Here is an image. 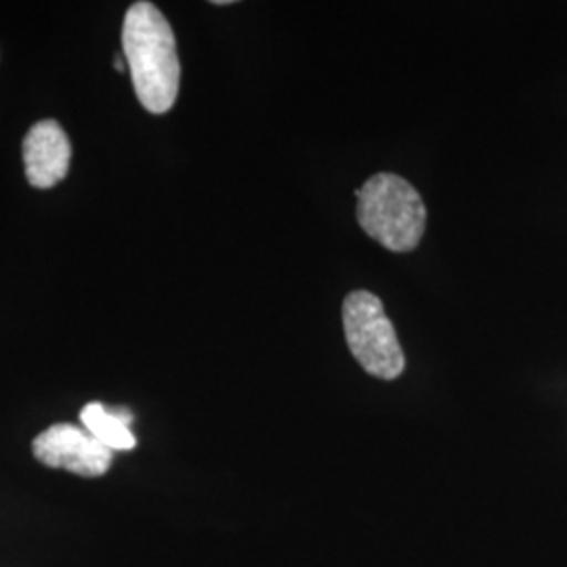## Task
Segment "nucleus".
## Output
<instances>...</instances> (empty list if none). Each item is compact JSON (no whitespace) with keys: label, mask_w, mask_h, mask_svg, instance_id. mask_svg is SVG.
<instances>
[{"label":"nucleus","mask_w":567,"mask_h":567,"mask_svg":"<svg viewBox=\"0 0 567 567\" xmlns=\"http://www.w3.org/2000/svg\"><path fill=\"white\" fill-rule=\"evenodd\" d=\"M122 51L137 100L147 112L166 114L179 95L182 63L175 32L156 4L142 0L128 7Z\"/></svg>","instance_id":"f257e3e1"},{"label":"nucleus","mask_w":567,"mask_h":567,"mask_svg":"<svg viewBox=\"0 0 567 567\" xmlns=\"http://www.w3.org/2000/svg\"><path fill=\"white\" fill-rule=\"evenodd\" d=\"M344 339L351 355L368 374L395 381L405 368L404 351L381 299L368 290H353L343 301Z\"/></svg>","instance_id":"7ed1b4c3"},{"label":"nucleus","mask_w":567,"mask_h":567,"mask_svg":"<svg viewBox=\"0 0 567 567\" xmlns=\"http://www.w3.org/2000/svg\"><path fill=\"white\" fill-rule=\"evenodd\" d=\"M81 421L82 426L112 452H126L137 446L131 431L135 419L126 408H107L100 402H91L82 408Z\"/></svg>","instance_id":"423d86ee"},{"label":"nucleus","mask_w":567,"mask_h":567,"mask_svg":"<svg viewBox=\"0 0 567 567\" xmlns=\"http://www.w3.org/2000/svg\"><path fill=\"white\" fill-rule=\"evenodd\" d=\"M358 221L365 234L393 252L414 250L425 236L426 208L412 183L379 173L355 192Z\"/></svg>","instance_id":"f03ea898"},{"label":"nucleus","mask_w":567,"mask_h":567,"mask_svg":"<svg viewBox=\"0 0 567 567\" xmlns=\"http://www.w3.org/2000/svg\"><path fill=\"white\" fill-rule=\"evenodd\" d=\"M70 140L55 121L37 122L23 140L25 177L39 189L63 182L70 168Z\"/></svg>","instance_id":"39448f33"},{"label":"nucleus","mask_w":567,"mask_h":567,"mask_svg":"<svg viewBox=\"0 0 567 567\" xmlns=\"http://www.w3.org/2000/svg\"><path fill=\"white\" fill-rule=\"evenodd\" d=\"M42 465L63 468L82 477H102L114 461V452L103 446L84 426L61 425L44 429L32 444Z\"/></svg>","instance_id":"20e7f679"}]
</instances>
